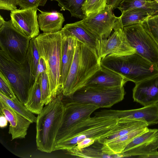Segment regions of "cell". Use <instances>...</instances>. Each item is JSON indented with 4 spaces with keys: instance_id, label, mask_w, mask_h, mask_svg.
<instances>
[{
    "instance_id": "27",
    "label": "cell",
    "mask_w": 158,
    "mask_h": 158,
    "mask_svg": "<svg viewBox=\"0 0 158 158\" xmlns=\"http://www.w3.org/2000/svg\"><path fill=\"white\" fill-rule=\"evenodd\" d=\"M0 100L6 103L15 112L29 120L31 123H36L37 117L28 110L25 106L16 98L11 99L0 92Z\"/></svg>"
},
{
    "instance_id": "25",
    "label": "cell",
    "mask_w": 158,
    "mask_h": 158,
    "mask_svg": "<svg viewBox=\"0 0 158 158\" xmlns=\"http://www.w3.org/2000/svg\"><path fill=\"white\" fill-rule=\"evenodd\" d=\"M121 13L119 17L123 28L140 23L148 17L154 15L150 11L143 8L132 9Z\"/></svg>"
},
{
    "instance_id": "3",
    "label": "cell",
    "mask_w": 158,
    "mask_h": 158,
    "mask_svg": "<svg viewBox=\"0 0 158 158\" xmlns=\"http://www.w3.org/2000/svg\"><path fill=\"white\" fill-rule=\"evenodd\" d=\"M62 93L43 107L36 122V143L38 150L50 153L55 151L56 139L64 112Z\"/></svg>"
},
{
    "instance_id": "39",
    "label": "cell",
    "mask_w": 158,
    "mask_h": 158,
    "mask_svg": "<svg viewBox=\"0 0 158 158\" xmlns=\"http://www.w3.org/2000/svg\"><path fill=\"white\" fill-rule=\"evenodd\" d=\"M5 21L3 17L0 15V26H2L5 23Z\"/></svg>"
},
{
    "instance_id": "42",
    "label": "cell",
    "mask_w": 158,
    "mask_h": 158,
    "mask_svg": "<svg viewBox=\"0 0 158 158\" xmlns=\"http://www.w3.org/2000/svg\"><path fill=\"white\" fill-rule=\"evenodd\" d=\"M51 1H53V0H51Z\"/></svg>"
},
{
    "instance_id": "41",
    "label": "cell",
    "mask_w": 158,
    "mask_h": 158,
    "mask_svg": "<svg viewBox=\"0 0 158 158\" xmlns=\"http://www.w3.org/2000/svg\"><path fill=\"white\" fill-rule=\"evenodd\" d=\"M154 0L157 2L158 3V0Z\"/></svg>"
},
{
    "instance_id": "5",
    "label": "cell",
    "mask_w": 158,
    "mask_h": 158,
    "mask_svg": "<svg viewBox=\"0 0 158 158\" xmlns=\"http://www.w3.org/2000/svg\"><path fill=\"white\" fill-rule=\"evenodd\" d=\"M100 64L135 83L158 74V64L136 52L125 55H108L101 60Z\"/></svg>"
},
{
    "instance_id": "4",
    "label": "cell",
    "mask_w": 158,
    "mask_h": 158,
    "mask_svg": "<svg viewBox=\"0 0 158 158\" xmlns=\"http://www.w3.org/2000/svg\"><path fill=\"white\" fill-rule=\"evenodd\" d=\"M40 56L45 62L52 100L62 92L60 84L62 36L60 31L45 33L36 37Z\"/></svg>"
},
{
    "instance_id": "33",
    "label": "cell",
    "mask_w": 158,
    "mask_h": 158,
    "mask_svg": "<svg viewBox=\"0 0 158 158\" xmlns=\"http://www.w3.org/2000/svg\"><path fill=\"white\" fill-rule=\"evenodd\" d=\"M40 84L41 94L42 103L45 105L48 104L52 100L49 83L47 72L41 73L40 77Z\"/></svg>"
},
{
    "instance_id": "11",
    "label": "cell",
    "mask_w": 158,
    "mask_h": 158,
    "mask_svg": "<svg viewBox=\"0 0 158 158\" xmlns=\"http://www.w3.org/2000/svg\"><path fill=\"white\" fill-rule=\"evenodd\" d=\"M113 9L107 4L96 15L87 17L78 22L99 40L107 38L119 19L114 14Z\"/></svg>"
},
{
    "instance_id": "40",
    "label": "cell",
    "mask_w": 158,
    "mask_h": 158,
    "mask_svg": "<svg viewBox=\"0 0 158 158\" xmlns=\"http://www.w3.org/2000/svg\"><path fill=\"white\" fill-rule=\"evenodd\" d=\"M89 1V0H86L85 3H87Z\"/></svg>"
},
{
    "instance_id": "23",
    "label": "cell",
    "mask_w": 158,
    "mask_h": 158,
    "mask_svg": "<svg viewBox=\"0 0 158 158\" xmlns=\"http://www.w3.org/2000/svg\"><path fill=\"white\" fill-rule=\"evenodd\" d=\"M38 21L40 30L45 33L60 31L65 21L62 14L57 11H44L38 9Z\"/></svg>"
},
{
    "instance_id": "24",
    "label": "cell",
    "mask_w": 158,
    "mask_h": 158,
    "mask_svg": "<svg viewBox=\"0 0 158 158\" xmlns=\"http://www.w3.org/2000/svg\"><path fill=\"white\" fill-rule=\"evenodd\" d=\"M35 79L29 90L27 102L25 106L31 112L38 114L44 105L42 102L41 94L40 84V77Z\"/></svg>"
},
{
    "instance_id": "26",
    "label": "cell",
    "mask_w": 158,
    "mask_h": 158,
    "mask_svg": "<svg viewBox=\"0 0 158 158\" xmlns=\"http://www.w3.org/2000/svg\"><path fill=\"white\" fill-rule=\"evenodd\" d=\"M143 8L158 14V3L152 0H122L117 8L122 13L134 8Z\"/></svg>"
},
{
    "instance_id": "31",
    "label": "cell",
    "mask_w": 158,
    "mask_h": 158,
    "mask_svg": "<svg viewBox=\"0 0 158 158\" xmlns=\"http://www.w3.org/2000/svg\"><path fill=\"white\" fill-rule=\"evenodd\" d=\"M108 0H89L82 6V10L86 17L94 16L104 9Z\"/></svg>"
},
{
    "instance_id": "10",
    "label": "cell",
    "mask_w": 158,
    "mask_h": 158,
    "mask_svg": "<svg viewBox=\"0 0 158 158\" xmlns=\"http://www.w3.org/2000/svg\"><path fill=\"white\" fill-rule=\"evenodd\" d=\"M99 108L92 104L75 102L69 101L66 103L64 105L61 123L56 137V143L60 141L71 129L89 118L93 112Z\"/></svg>"
},
{
    "instance_id": "19",
    "label": "cell",
    "mask_w": 158,
    "mask_h": 158,
    "mask_svg": "<svg viewBox=\"0 0 158 158\" xmlns=\"http://www.w3.org/2000/svg\"><path fill=\"white\" fill-rule=\"evenodd\" d=\"M128 81L120 75L101 66L88 79L84 86L119 87H123Z\"/></svg>"
},
{
    "instance_id": "20",
    "label": "cell",
    "mask_w": 158,
    "mask_h": 158,
    "mask_svg": "<svg viewBox=\"0 0 158 158\" xmlns=\"http://www.w3.org/2000/svg\"><path fill=\"white\" fill-rule=\"evenodd\" d=\"M61 33L62 42L60 81L63 88L74 58L77 40L74 37L65 35L61 32Z\"/></svg>"
},
{
    "instance_id": "12",
    "label": "cell",
    "mask_w": 158,
    "mask_h": 158,
    "mask_svg": "<svg viewBox=\"0 0 158 158\" xmlns=\"http://www.w3.org/2000/svg\"><path fill=\"white\" fill-rule=\"evenodd\" d=\"M158 129H149L135 138L119 155L120 157L137 156L146 158L157 151Z\"/></svg>"
},
{
    "instance_id": "29",
    "label": "cell",
    "mask_w": 158,
    "mask_h": 158,
    "mask_svg": "<svg viewBox=\"0 0 158 158\" xmlns=\"http://www.w3.org/2000/svg\"><path fill=\"white\" fill-rule=\"evenodd\" d=\"M35 38L31 39L26 55L30 67L31 78L34 82L40 56Z\"/></svg>"
},
{
    "instance_id": "14",
    "label": "cell",
    "mask_w": 158,
    "mask_h": 158,
    "mask_svg": "<svg viewBox=\"0 0 158 158\" xmlns=\"http://www.w3.org/2000/svg\"><path fill=\"white\" fill-rule=\"evenodd\" d=\"M38 8L17 9L10 11L13 26L26 36L33 38L40 34L37 11Z\"/></svg>"
},
{
    "instance_id": "35",
    "label": "cell",
    "mask_w": 158,
    "mask_h": 158,
    "mask_svg": "<svg viewBox=\"0 0 158 158\" xmlns=\"http://www.w3.org/2000/svg\"><path fill=\"white\" fill-rule=\"evenodd\" d=\"M17 5L21 9L38 8L40 6H44L48 0H16Z\"/></svg>"
},
{
    "instance_id": "7",
    "label": "cell",
    "mask_w": 158,
    "mask_h": 158,
    "mask_svg": "<svg viewBox=\"0 0 158 158\" xmlns=\"http://www.w3.org/2000/svg\"><path fill=\"white\" fill-rule=\"evenodd\" d=\"M125 94L123 87L85 85L68 98L69 101L91 104L99 108H110L123 100Z\"/></svg>"
},
{
    "instance_id": "21",
    "label": "cell",
    "mask_w": 158,
    "mask_h": 158,
    "mask_svg": "<svg viewBox=\"0 0 158 158\" xmlns=\"http://www.w3.org/2000/svg\"><path fill=\"white\" fill-rule=\"evenodd\" d=\"M148 128L147 127L136 130L103 144L102 152L114 157H120L119 155L122 153L128 145Z\"/></svg>"
},
{
    "instance_id": "8",
    "label": "cell",
    "mask_w": 158,
    "mask_h": 158,
    "mask_svg": "<svg viewBox=\"0 0 158 158\" xmlns=\"http://www.w3.org/2000/svg\"><path fill=\"white\" fill-rule=\"evenodd\" d=\"M31 39L18 31L10 20L0 26V50L18 63L25 60Z\"/></svg>"
},
{
    "instance_id": "32",
    "label": "cell",
    "mask_w": 158,
    "mask_h": 158,
    "mask_svg": "<svg viewBox=\"0 0 158 158\" xmlns=\"http://www.w3.org/2000/svg\"><path fill=\"white\" fill-rule=\"evenodd\" d=\"M140 24L152 38L158 47V14L149 16Z\"/></svg>"
},
{
    "instance_id": "1",
    "label": "cell",
    "mask_w": 158,
    "mask_h": 158,
    "mask_svg": "<svg viewBox=\"0 0 158 158\" xmlns=\"http://www.w3.org/2000/svg\"><path fill=\"white\" fill-rule=\"evenodd\" d=\"M118 119L116 116L108 114L103 110L96 112L94 117H90L69 131L56 143L55 151L71 148L86 138L97 141L106 136L115 128Z\"/></svg>"
},
{
    "instance_id": "9",
    "label": "cell",
    "mask_w": 158,
    "mask_h": 158,
    "mask_svg": "<svg viewBox=\"0 0 158 158\" xmlns=\"http://www.w3.org/2000/svg\"><path fill=\"white\" fill-rule=\"evenodd\" d=\"M123 30L127 41L136 52L151 62L158 64V47L140 23L124 27Z\"/></svg>"
},
{
    "instance_id": "2",
    "label": "cell",
    "mask_w": 158,
    "mask_h": 158,
    "mask_svg": "<svg viewBox=\"0 0 158 158\" xmlns=\"http://www.w3.org/2000/svg\"><path fill=\"white\" fill-rule=\"evenodd\" d=\"M101 67L100 60L96 53L77 40L73 61L62 88L64 96L67 97L72 96L76 90L84 86Z\"/></svg>"
},
{
    "instance_id": "43",
    "label": "cell",
    "mask_w": 158,
    "mask_h": 158,
    "mask_svg": "<svg viewBox=\"0 0 158 158\" xmlns=\"http://www.w3.org/2000/svg\"></svg>"
},
{
    "instance_id": "36",
    "label": "cell",
    "mask_w": 158,
    "mask_h": 158,
    "mask_svg": "<svg viewBox=\"0 0 158 158\" xmlns=\"http://www.w3.org/2000/svg\"><path fill=\"white\" fill-rule=\"evenodd\" d=\"M45 71H47L46 64L43 58L40 56L37 67L35 78L38 77L41 73Z\"/></svg>"
},
{
    "instance_id": "6",
    "label": "cell",
    "mask_w": 158,
    "mask_h": 158,
    "mask_svg": "<svg viewBox=\"0 0 158 158\" xmlns=\"http://www.w3.org/2000/svg\"><path fill=\"white\" fill-rule=\"evenodd\" d=\"M0 72L10 83L17 98L24 104L29 89L34 82L27 58L24 62L18 63L0 50Z\"/></svg>"
},
{
    "instance_id": "38",
    "label": "cell",
    "mask_w": 158,
    "mask_h": 158,
    "mask_svg": "<svg viewBox=\"0 0 158 158\" xmlns=\"http://www.w3.org/2000/svg\"><path fill=\"white\" fill-rule=\"evenodd\" d=\"M8 120L5 116L1 114L0 117V126L1 128L6 127L8 123Z\"/></svg>"
},
{
    "instance_id": "16",
    "label": "cell",
    "mask_w": 158,
    "mask_h": 158,
    "mask_svg": "<svg viewBox=\"0 0 158 158\" xmlns=\"http://www.w3.org/2000/svg\"><path fill=\"white\" fill-rule=\"evenodd\" d=\"M118 118H124L140 121L148 126L158 123V103L135 109L127 110H105Z\"/></svg>"
},
{
    "instance_id": "34",
    "label": "cell",
    "mask_w": 158,
    "mask_h": 158,
    "mask_svg": "<svg viewBox=\"0 0 158 158\" xmlns=\"http://www.w3.org/2000/svg\"><path fill=\"white\" fill-rule=\"evenodd\" d=\"M0 92L8 98L14 100L17 97L10 84L2 73L0 72Z\"/></svg>"
},
{
    "instance_id": "22",
    "label": "cell",
    "mask_w": 158,
    "mask_h": 158,
    "mask_svg": "<svg viewBox=\"0 0 158 158\" xmlns=\"http://www.w3.org/2000/svg\"><path fill=\"white\" fill-rule=\"evenodd\" d=\"M148 126L147 123L142 121L118 118L115 128L106 136L97 140L99 143L103 144L120 136Z\"/></svg>"
},
{
    "instance_id": "13",
    "label": "cell",
    "mask_w": 158,
    "mask_h": 158,
    "mask_svg": "<svg viewBox=\"0 0 158 158\" xmlns=\"http://www.w3.org/2000/svg\"><path fill=\"white\" fill-rule=\"evenodd\" d=\"M113 30V33L107 38L100 40V60L108 55H125L136 52L127 41L119 17Z\"/></svg>"
},
{
    "instance_id": "37",
    "label": "cell",
    "mask_w": 158,
    "mask_h": 158,
    "mask_svg": "<svg viewBox=\"0 0 158 158\" xmlns=\"http://www.w3.org/2000/svg\"><path fill=\"white\" fill-rule=\"evenodd\" d=\"M122 0H108L107 4L113 9L117 8L119 4Z\"/></svg>"
},
{
    "instance_id": "18",
    "label": "cell",
    "mask_w": 158,
    "mask_h": 158,
    "mask_svg": "<svg viewBox=\"0 0 158 158\" xmlns=\"http://www.w3.org/2000/svg\"><path fill=\"white\" fill-rule=\"evenodd\" d=\"M60 31L65 35L74 37L77 40L89 47L96 53L99 58L100 40L78 21L66 24Z\"/></svg>"
},
{
    "instance_id": "15",
    "label": "cell",
    "mask_w": 158,
    "mask_h": 158,
    "mask_svg": "<svg viewBox=\"0 0 158 158\" xmlns=\"http://www.w3.org/2000/svg\"><path fill=\"white\" fill-rule=\"evenodd\" d=\"M134 101L143 106L158 103V74L135 83Z\"/></svg>"
},
{
    "instance_id": "17",
    "label": "cell",
    "mask_w": 158,
    "mask_h": 158,
    "mask_svg": "<svg viewBox=\"0 0 158 158\" xmlns=\"http://www.w3.org/2000/svg\"><path fill=\"white\" fill-rule=\"evenodd\" d=\"M0 111V114L5 116L10 123L8 133L12 136V140L25 138L31 123L15 112L1 100Z\"/></svg>"
},
{
    "instance_id": "30",
    "label": "cell",
    "mask_w": 158,
    "mask_h": 158,
    "mask_svg": "<svg viewBox=\"0 0 158 158\" xmlns=\"http://www.w3.org/2000/svg\"><path fill=\"white\" fill-rule=\"evenodd\" d=\"M103 144L98 140L92 144L85 148L80 151L72 154L71 155L79 157L85 158H112L113 156L104 153L102 150Z\"/></svg>"
},
{
    "instance_id": "28",
    "label": "cell",
    "mask_w": 158,
    "mask_h": 158,
    "mask_svg": "<svg viewBox=\"0 0 158 158\" xmlns=\"http://www.w3.org/2000/svg\"><path fill=\"white\" fill-rule=\"evenodd\" d=\"M86 0H56L61 10H68L71 17L82 19L85 18L82 7Z\"/></svg>"
}]
</instances>
